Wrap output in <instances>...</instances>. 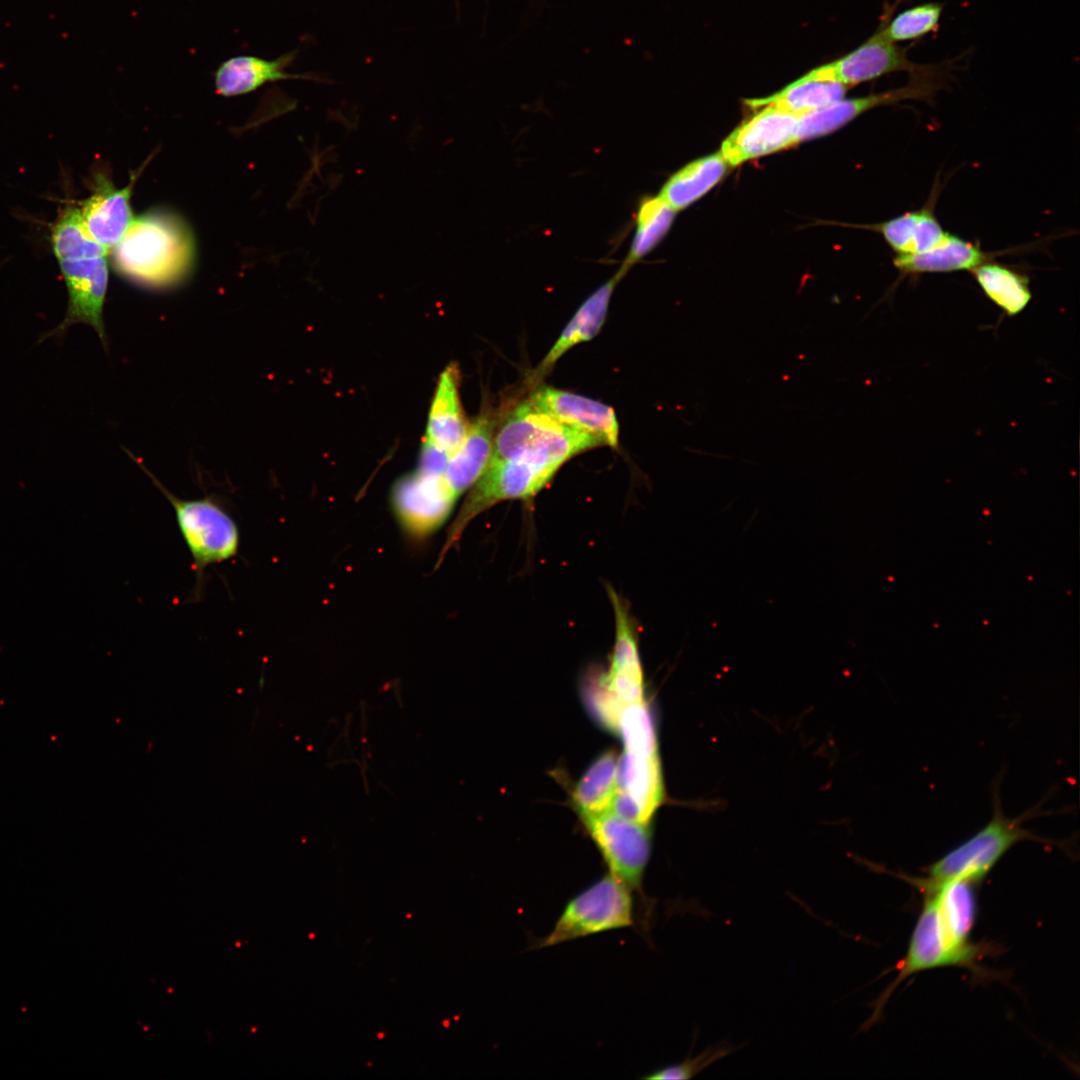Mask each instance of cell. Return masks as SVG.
I'll return each instance as SVG.
<instances>
[{
  "label": "cell",
  "mask_w": 1080,
  "mask_h": 1080,
  "mask_svg": "<svg viewBox=\"0 0 1080 1080\" xmlns=\"http://www.w3.org/2000/svg\"><path fill=\"white\" fill-rule=\"evenodd\" d=\"M51 243L68 290L64 319L47 336H62L75 324L91 326L106 348L103 307L108 288V251L85 230L78 207L66 205L52 228Z\"/></svg>",
  "instance_id": "6da1fadb"
},
{
  "label": "cell",
  "mask_w": 1080,
  "mask_h": 1080,
  "mask_svg": "<svg viewBox=\"0 0 1080 1080\" xmlns=\"http://www.w3.org/2000/svg\"><path fill=\"white\" fill-rule=\"evenodd\" d=\"M118 271L135 283L162 288L177 284L191 271L192 235L175 215L151 211L134 218L113 249Z\"/></svg>",
  "instance_id": "7a4b0ae2"
},
{
  "label": "cell",
  "mask_w": 1080,
  "mask_h": 1080,
  "mask_svg": "<svg viewBox=\"0 0 1080 1080\" xmlns=\"http://www.w3.org/2000/svg\"><path fill=\"white\" fill-rule=\"evenodd\" d=\"M602 445L598 437L561 423L526 400L500 421L490 460L530 456L561 467L577 454Z\"/></svg>",
  "instance_id": "3957f363"
},
{
  "label": "cell",
  "mask_w": 1080,
  "mask_h": 1080,
  "mask_svg": "<svg viewBox=\"0 0 1080 1080\" xmlns=\"http://www.w3.org/2000/svg\"><path fill=\"white\" fill-rule=\"evenodd\" d=\"M152 483L171 504L181 536L191 554L196 577L194 594L199 596L208 567L234 559L240 548L239 527L224 505L214 496L181 499L171 493L144 465L134 458Z\"/></svg>",
  "instance_id": "277c9868"
},
{
  "label": "cell",
  "mask_w": 1080,
  "mask_h": 1080,
  "mask_svg": "<svg viewBox=\"0 0 1080 1080\" xmlns=\"http://www.w3.org/2000/svg\"><path fill=\"white\" fill-rule=\"evenodd\" d=\"M1028 815L1006 816L997 795L989 822L963 843L950 850L928 868V876L916 881L936 885L951 880H982L1014 845L1032 840L1052 843L1023 827Z\"/></svg>",
  "instance_id": "5b68a950"
},
{
  "label": "cell",
  "mask_w": 1080,
  "mask_h": 1080,
  "mask_svg": "<svg viewBox=\"0 0 1080 1080\" xmlns=\"http://www.w3.org/2000/svg\"><path fill=\"white\" fill-rule=\"evenodd\" d=\"M626 884L606 874L572 897L553 929L539 943L548 947L633 924V896Z\"/></svg>",
  "instance_id": "8992f818"
},
{
  "label": "cell",
  "mask_w": 1080,
  "mask_h": 1080,
  "mask_svg": "<svg viewBox=\"0 0 1080 1080\" xmlns=\"http://www.w3.org/2000/svg\"><path fill=\"white\" fill-rule=\"evenodd\" d=\"M902 87L856 98H842L830 105L799 116L798 140L826 135L844 126L866 111L905 100L929 101L943 86V71L935 65H922L909 73Z\"/></svg>",
  "instance_id": "52a82bcc"
},
{
  "label": "cell",
  "mask_w": 1080,
  "mask_h": 1080,
  "mask_svg": "<svg viewBox=\"0 0 1080 1080\" xmlns=\"http://www.w3.org/2000/svg\"><path fill=\"white\" fill-rule=\"evenodd\" d=\"M581 817L609 873L630 889L641 890L651 852L647 824L623 818L609 810Z\"/></svg>",
  "instance_id": "ba28073f"
},
{
  "label": "cell",
  "mask_w": 1080,
  "mask_h": 1080,
  "mask_svg": "<svg viewBox=\"0 0 1080 1080\" xmlns=\"http://www.w3.org/2000/svg\"><path fill=\"white\" fill-rule=\"evenodd\" d=\"M923 908L914 927L907 953L898 965V974L892 984L878 1000L873 1018H876L894 989L911 975L926 970L960 966L978 971L976 961L979 948L959 950L946 939L939 920L935 896L932 892H922Z\"/></svg>",
  "instance_id": "9c48e42d"
},
{
  "label": "cell",
  "mask_w": 1080,
  "mask_h": 1080,
  "mask_svg": "<svg viewBox=\"0 0 1080 1080\" xmlns=\"http://www.w3.org/2000/svg\"><path fill=\"white\" fill-rule=\"evenodd\" d=\"M921 67L909 60L905 50L891 42L884 34L882 25L856 49L830 63L816 67L800 79L829 81L852 87L884 75Z\"/></svg>",
  "instance_id": "30bf717a"
},
{
  "label": "cell",
  "mask_w": 1080,
  "mask_h": 1080,
  "mask_svg": "<svg viewBox=\"0 0 1080 1080\" xmlns=\"http://www.w3.org/2000/svg\"><path fill=\"white\" fill-rule=\"evenodd\" d=\"M457 499L443 476L417 470L398 480L392 491L397 518L414 536H426L440 527Z\"/></svg>",
  "instance_id": "8fae6325"
},
{
  "label": "cell",
  "mask_w": 1080,
  "mask_h": 1080,
  "mask_svg": "<svg viewBox=\"0 0 1080 1080\" xmlns=\"http://www.w3.org/2000/svg\"><path fill=\"white\" fill-rule=\"evenodd\" d=\"M760 108L723 142L721 154L730 167L799 142V116L774 105Z\"/></svg>",
  "instance_id": "7c38bea8"
},
{
  "label": "cell",
  "mask_w": 1080,
  "mask_h": 1080,
  "mask_svg": "<svg viewBox=\"0 0 1080 1080\" xmlns=\"http://www.w3.org/2000/svg\"><path fill=\"white\" fill-rule=\"evenodd\" d=\"M615 612L616 636L607 673L598 684L621 706L644 700L643 671L632 619L616 592L609 590Z\"/></svg>",
  "instance_id": "4fadbf2b"
},
{
  "label": "cell",
  "mask_w": 1080,
  "mask_h": 1080,
  "mask_svg": "<svg viewBox=\"0 0 1080 1080\" xmlns=\"http://www.w3.org/2000/svg\"><path fill=\"white\" fill-rule=\"evenodd\" d=\"M528 401L561 423L598 437L604 445L618 447L619 425L612 407L552 387L536 390Z\"/></svg>",
  "instance_id": "5bb4252c"
},
{
  "label": "cell",
  "mask_w": 1080,
  "mask_h": 1080,
  "mask_svg": "<svg viewBox=\"0 0 1080 1080\" xmlns=\"http://www.w3.org/2000/svg\"><path fill=\"white\" fill-rule=\"evenodd\" d=\"M92 194L79 202V217L87 233L107 251L121 241L134 220L130 197L134 180L116 188L105 176H98Z\"/></svg>",
  "instance_id": "9a60e30c"
},
{
  "label": "cell",
  "mask_w": 1080,
  "mask_h": 1080,
  "mask_svg": "<svg viewBox=\"0 0 1080 1080\" xmlns=\"http://www.w3.org/2000/svg\"><path fill=\"white\" fill-rule=\"evenodd\" d=\"M460 371L455 363L441 373L431 403L425 439L452 456L470 428L460 399Z\"/></svg>",
  "instance_id": "2e32d148"
},
{
  "label": "cell",
  "mask_w": 1080,
  "mask_h": 1080,
  "mask_svg": "<svg viewBox=\"0 0 1080 1080\" xmlns=\"http://www.w3.org/2000/svg\"><path fill=\"white\" fill-rule=\"evenodd\" d=\"M499 414L484 407L470 424L460 448L450 457L443 478L452 493L459 498L478 480L491 456L493 438Z\"/></svg>",
  "instance_id": "e0dca14e"
},
{
  "label": "cell",
  "mask_w": 1080,
  "mask_h": 1080,
  "mask_svg": "<svg viewBox=\"0 0 1080 1080\" xmlns=\"http://www.w3.org/2000/svg\"><path fill=\"white\" fill-rule=\"evenodd\" d=\"M922 892L935 896L939 920L948 942L959 950H973L978 946L969 941L976 919L975 883L970 880H951L941 884L927 885L910 877H904Z\"/></svg>",
  "instance_id": "ac0fdd59"
},
{
  "label": "cell",
  "mask_w": 1080,
  "mask_h": 1080,
  "mask_svg": "<svg viewBox=\"0 0 1080 1080\" xmlns=\"http://www.w3.org/2000/svg\"><path fill=\"white\" fill-rule=\"evenodd\" d=\"M620 280L615 273L582 303L552 348L533 371L530 377L533 383L542 379L569 349L591 340L599 333L605 322L613 291Z\"/></svg>",
  "instance_id": "d6986e66"
},
{
  "label": "cell",
  "mask_w": 1080,
  "mask_h": 1080,
  "mask_svg": "<svg viewBox=\"0 0 1080 1080\" xmlns=\"http://www.w3.org/2000/svg\"><path fill=\"white\" fill-rule=\"evenodd\" d=\"M990 257L978 244L947 233L938 245L925 252L896 255L893 264L903 274L947 273L972 271Z\"/></svg>",
  "instance_id": "ffe728a7"
},
{
  "label": "cell",
  "mask_w": 1080,
  "mask_h": 1080,
  "mask_svg": "<svg viewBox=\"0 0 1080 1080\" xmlns=\"http://www.w3.org/2000/svg\"><path fill=\"white\" fill-rule=\"evenodd\" d=\"M871 228L881 233L896 255L925 252L938 245L948 233L928 204Z\"/></svg>",
  "instance_id": "44dd1931"
},
{
  "label": "cell",
  "mask_w": 1080,
  "mask_h": 1080,
  "mask_svg": "<svg viewBox=\"0 0 1080 1080\" xmlns=\"http://www.w3.org/2000/svg\"><path fill=\"white\" fill-rule=\"evenodd\" d=\"M729 167L721 152L694 160L665 182L659 196L676 212L682 210L714 187Z\"/></svg>",
  "instance_id": "7402d4cb"
},
{
  "label": "cell",
  "mask_w": 1080,
  "mask_h": 1080,
  "mask_svg": "<svg viewBox=\"0 0 1080 1080\" xmlns=\"http://www.w3.org/2000/svg\"><path fill=\"white\" fill-rule=\"evenodd\" d=\"M676 211L659 195L645 196L635 215L634 235L622 265L616 272L622 279L628 270L650 253L669 231Z\"/></svg>",
  "instance_id": "603a6c76"
},
{
  "label": "cell",
  "mask_w": 1080,
  "mask_h": 1080,
  "mask_svg": "<svg viewBox=\"0 0 1080 1080\" xmlns=\"http://www.w3.org/2000/svg\"><path fill=\"white\" fill-rule=\"evenodd\" d=\"M849 87L829 81L796 79L773 95L745 100L746 105L758 109L774 105L801 116L844 98Z\"/></svg>",
  "instance_id": "cb8c5ba5"
},
{
  "label": "cell",
  "mask_w": 1080,
  "mask_h": 1080,
  "mask_svg": "<svg viewBox=\"0 0 1080 1080\" xmlns=\"http://www.w3.org/2000/svg\"><path fill=\"white\" fill-rule=\"evenodd\" d=\"M287 58L267 61L251 56L230 59L216 72L215 85L218 94L236 96L251 92L263 84L294 77L284 71Z\"/></svg>",
  "instance_id": "d4e9b609"
},
{
  "label": "cell",
  "mask_w": 1080,
  "mask_h": 1080,
  "mask_svg": "<svg viewBox=\"0 0 1080 1080\" xmlns=\"http://www.w3.org/2000/svg\"><path fill=\"white\" fill-rule=\"evenodd\" d=\"M618 757L614 751L598 756L580 778L573 791V802L581 816L610 809L617 788Z\"/></svg>",
  "instance_id": "484cf974"
},
{
  "label": "cell",
  "mask_w": 1080,
  "mask_h": 1080,
  "mask_svg": "<svg viewBox=\"0 0 1080 1080\" xmlns=\"http://www.w3.org/2000/svg\"><path fill=\"white\" fill-rule=\"evenodd\" d=\"M972 273L984 294L1009 316L1022 312L1031 300L1028 278L1005 265L986 261Z\"/></svg>",
  "instance_id": "4316f807"
},
{
  "label": "cell",
  "mask_w": 1080,
  "mask_h": 1080,
  "mask_svg": "<svg viewBox=\"0 0 1080 1080\" xmlns=\"http://www.w3.org/2000/svg\"><path fill=\"white\" fill-rule=\"evenodd\" d=\"M614 731L622 737L624 751L658 755L655 727L645 700L622 707Z\"/></svg>",
  "instance_id": "83f0119b"
},
{
  "label": "cell",
  "mask_w": 1080,
  "mask_h": 1080,
  "mask_svg": "<svg viewBox=\"0 0 1080 1080\" xmlns=\"http://www.w3.org/2000/svg\"><path fill=\"white\" fill-rule=\"evenodd\" d=\"M942 11L943 5L938 2L919 4L881 23L882 29L885 36L893 43L915 40L937 28Z\"/></svg>",
  "instance_id": "f1b7e54d"
},
{
  "label": "cell",
  "mask_w": 1080,
  "mask_h": 1080,
  "mask_svg": "<svg viewBox=\"0 0 1080 1080\" xmlns=\"http://www.w3.org/2000/svg\"><path fill=\"white\" fill-rule=\"evenodd\" d=\"M736 1050L737 1048L731 1043L720 1042L707 1047L695 1057L688 1056L682 1062L657 1069L644 1078L651 1080L690 1079Z\"/></svg>",
  "instance_id": "f546056e"
},
{
  "label": "cell",
  "mask_w": 1080,
  "mask_h": 1080,
  "mask_svg": "<svg viewBox=\"0 0 1080 1080\" xmlns=\"http://www.w3.org/2000/svg\"><path fill=\"white\" fill-rule=\"evenodd\" d=\"M450 455L424 439L420 452L417 471L430 475L443 476Z\"/></svg>",
  "instance_id": "4dcf8cb0"
}]
</instances>
